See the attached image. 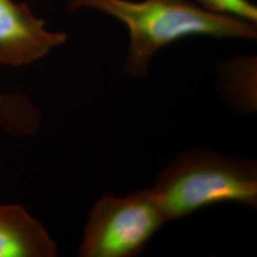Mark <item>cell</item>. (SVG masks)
Wrapping results in <instances>:
<instances>
[{
    "label": "cell",
    "mask_w": 257,
    "mask_h": 257,
    "mask_svg": "<svg viewBox=\"0 0 257 257\" xmlns=\"http://www.w3.org/2000/svg\"><path fill=\"white\" fill-rule=\"evenodd\" d=\"M67 9L98 10L127 28L130 41L123 67L136 79L147 76L162 48L182 38H257L256 23L208 11L192 0H68Z\"/></svg>",
    "instance_id": "1"
},
{
    "label": "cell",
    "mask_w": 257,
    "mask_h": 257,
    "mask_svg": "<svg viewBox=\"0 0 257 257\" xmlns=\"http://www.w3.org/2000/svg\"><path fill=\"white\" fill-rule=\"evenodd\" d=\"M155 192L167 221L224 202L257 207V167L207 149L186 150L161 170Z\"/></svg>",
    "instance_id": "2"
},
{
    "label": "cell",
    "mask_w": 257,
    "mask_h": 257,
    "mask_svg": "<svg viewBox=\"0 0 257 257\" xmlns=\"http://www.w3.org/2000/svg\"><path fill=\"white\" fill-rule=\"evenodd\" d=\"M166 223L165 212L153 188L124 197L106 194L89 211L79 256H137Z\"/></svg>",
    "instance_id": "3"
},
{
    "label": "cell",
    "mask_w": 257,
    "mask_h": 257,
    "mask_svg": "<svg viewBox=\"0 0 257 257\" xmlns=\"http://www.w3.org/2000/svg\"><path fill=\"white\" fill-rule=\"evenodd\" d=\"M67 34L50 31L27 3L0 0V64L23 67L46 57L67 42Z\"/></svg>",
    "instance_id": "4"
},
{
    "label": "cell",
    "mask_w": 257,
    "mask_h": 257,
    "mask_svg": "<svg viewBox=\"0 0 257 257\" xmlns=\"http://www.w3.org/2000/svg\"><path fill=\"white\" fill-rule=\"evenodd\" d=\"M46 227L19 204L0 205V257H55Z\"/></svg>",
    "instance_id": "5"
},
{
    "label": "cell",
    "mask_w": 257,
    "mask_h": 257,
    "mask_svg": "<svg viewBox=\"0 0 257 257\" xmlns=\"http://www.w3.org/2000/svg\"><path fill=\"white\" fill-rule=\"evenodd\" d=\"M221 92L227 101L242 111L256 110V59L227 61L220 70Z\"/></svg>",
    "instance_id": "6"
},
{
    "label": "cell",
    "mask_w": 257,
    "mask_h": 257,
    "mask_svg": "<svg viewBox=\"0 0 257 257\" xmlns=\"http://www.w3.org/2000/svg\"><path fill=\"white\" fill-rule=\"evenodd\" d=\"M41 112L22 93H0V125L15 136H30L40 127Z\"/></svg>",
    "instance_id": "7"
},
{
    "label": "cell",
    "mask_w": 257,
    "mask_h": 257,
    "mask_svg": "<svg viewBox=\"0 0 257 257\" xmlns=\"http://www.w3.org/2000/svg\"><path fill=\"white\" fill-rule=\"evenodd\" d=\"M201 8L256 23L257 8L249 0H194Z\"/></svg>",
    "instance_id": "8"
}]
</instances>
